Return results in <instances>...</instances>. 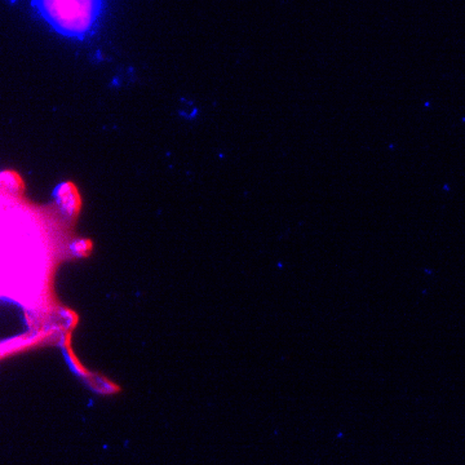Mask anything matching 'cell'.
Listing matches in <instances>:
<instances>
[{
	"instance_id": "obj_1",
	"label": "cell",
	"mask_w": 465,
	"mask_h": 465,
	"mask_svg": "<svg viewBox=\"0 0 465 465\" xmlns=\"http://www.w3.org/2000/svg\"><path fill=\"white\" fill-rule=\"evenodd\" d=\"M104 0H33L48 25L66 38L84 39L96 25Z\"/></svg>"
}]
</instances>
